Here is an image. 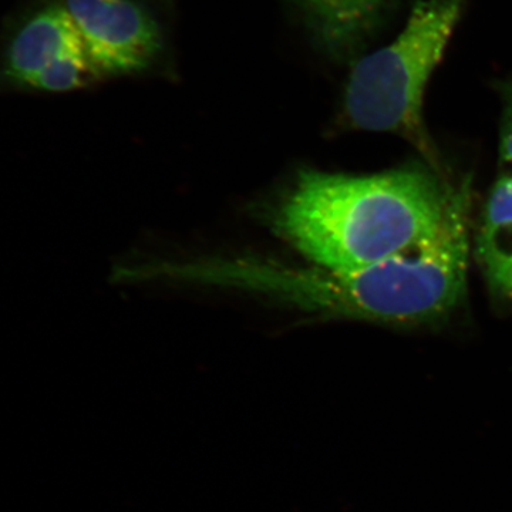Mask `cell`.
I'll return each mask as SVG.
<instances>
[{
	"label": "cell",
	"instance_id": "cell-1",
	"mask_svg": "<svg viewBox=\"0 0 512 512\" xmlns=\"http://www.w3.org/2000/svg\"><path fill=\"white\" fill-rule=\"evenodd\" d=\"M470 192L454 187L443 224L431 237L353 272L295 269L259 261L168 264L181 284L229 286L265 293L326 318L396 328L447 319L466 298Z\"/></svg>",
	"mask_w": 512,
	"mask_h": 512
},
{
	"label": "cell",
	"instance_id": "cell-2",
	"mask_svg": "<svg viewBox=\"0 0 512 512\" xmlns=\"http://www.w3.org/2000/svg\"><path fill=\"white\" fill-rule=\"evenodd\" d=\"M453 191L430 165L360 177L308 171L276 227L316 268L359 271L437 232Z\"/></svg>",
	"mask_w": 512,
	"mask_h": 512
},
{
	"label": "cell",
	"instance_id": "cell-3",
	"mask_svg": "<svg viewBox=\"0 0 512 512\" xmlns=\"http://www.w3.org/2000/svg\"><path fill=\"white\" fill-rule=\"evenodd\" d=\"M468 0H420L389 45L357 57L348 76L342 120L352 130L403 137L444 175L424 123V96Z\"/></svg>",
	"mask_w": 512,
	"mask_h": 512
},
{
	"label": "cell",
	"instance_id": "cell-4",
	"mask_svg": "<svg viewBox=\"0 0 512 512\" xmlns=\"http://www.w3.org/2000/svg\"><path fill=\"white\" fill-rule=\"evenodd\" d=\"M101 76L143 72L163 50L157 20L134 0H64Z\"/></svg>",
	"mask_w": 512,
	"mask_h": 512
},
{
	"label": "cell",
	"instance_id": "cell-5",
	"mask_svg": "<svg viewBox=\"0 0 512 512\" xmlns=\"http://www.w3.org/2000/svg\"><path fill=\"white\" fill-rule=\"evenodd\" d=\"M90 57L79 29L64 5L40 10L22 26L6 52L10 79L30 86L43 74Z\"/></svg>",
	"mask_w": 512,
	"mask_h": 512
},
{
	"label": "cell",
	"instance_id": "cell-6",
	"mask_svg": "<svg viewBox=\"0 0 512 512\" xmlns=\"http://www.w3.org/2000/svg\"><path fill=\"white\" fill-rule=\"evenodd\" d=\"M313 43L336 60L359 57L396 0H293Z\"/></svg>",
	"mask_w": 512,
	"mask_h": 512
},
{
	"label": "cell",
	"instance_id": "cell-7",
	"mask_svg": "<svg viewBox=\"0 0 512 512\" xmlns=\"http://www.w3.org/2000/svg\"><path fill=\"white\" fill-rule=\"evenodd\" d=\"M476 256L493 301L512 306V174L501 177L490 192Z\"/></svg>",
	"mask_w": 512,
	"mask_h": 512
},
{
	"label": "cell",
	"instance_id": "cell-8",
	"mask_svg": "<svg viewBox=\"0 0 512 512\" xmlns=\"http://www.w3.org/2000/svg\"><path fill=\"white\" fill-rule=\"evenodd\" d=\"M503 111H501L500 151L505 163L512 168V74L498 83Z\"/></svg>",
	"mask_w": 512,
	"mask_h": 512
}]
</instances>
